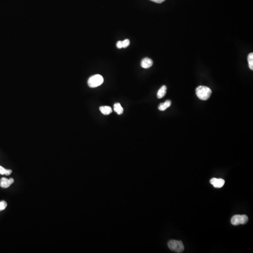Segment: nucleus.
<instances>
[{"label":"nucleus","mask_w":253,"mask_h":253,"mask_svg":"<svg viewBox=\"0 0 253 253\" xmlns=\"http://www.w3.org/2000/svg\"><path fill=\"white\" fill-rule=\"evenodd\" d=\"M14 179L13 178L8 179L6 178H2L1 179H0V186L2 188L6 189V188H9L12 184L14 183Z\"/></svg>","instance_id":"39448f33"},{"label":"nucleus","mask_w":253,"mask_h":253,"mask_svg":"<svg viewBox=\"0 0 253 253\" xmlns=\"http://www.w3.org/2000/svg\"><path fill=\"white\" fill-rule=\"evenodd\" d=\"M154 62L151 59L149 58H145L142 60L141 62V66L144 69H149L152 66Z\"/></svg>","instance_id":"0eeeda50"},{"label":"nucleus","mask_w":253,"mask_h":253,"mask_svg":"<svg viewBox=\"0 0 253 253\" xmlns=\"http://www.w3.org/2000/svg\"><path fill=\"white\" fill-rule=\"evenodd\" d=\"M248 61L249 67L251 70H253V53L251 52L248 55Z\"/></svg>","instance_id":"ddd939ff"},{"label":"nucleus","mask_w":253,"mask_h":253,"mask_svg":"<svg viewBox=\"0 0 253 253\" xmlns=\"http://www.w3.org/2000/svg\"><path fill=\"white\" fill-rule=\"evenodd\" d=\"M196 94L199 99L202 100H207L211 94V90L209 87L205 86H199L196 90Z\"/></svg>","instance_id":"f257e3e1"},{"label":"nucleus","mask_w":253,"mask_h":253,"mask_svg":"<svg viewBox=\"0 0 253 253\" xmlns=\"http://www.w3.org/2000/svg\"><path fill=\"white\" fill-rule=\"evenodd\" d=\"M167 87L166 86L163 85L160 88L157 93V97L158 99H161L165 96L166 94Z\"/></svg>","instance_id":"9d476101"},{"label":"nucleus","mask_w":253,"mask_h":253,"mask_svg":"<svg viewBox=\"0 0 253 253\" xmlns=\"http://www.w3.org/2000/svg\"><path fill=\"white\" fill-rule=\"evenodd\" d=\"M248 217L246 215H236L232 217L231 223L233 226L245 224L248 221Z\"/></svg>","instance_id":"20e7f679"},{"label":"nucleus","mask_w":253,"mask_h":253,"mask_svg":"<svg viewBox=\"0 0 253 253\" xmlns=\"http://www.w3.org/2000/svg\"><path fill=\"white\" fill-rule=\"evenodd\" d=\"M151 1L157 3H161L165 1V0H150Z\"/></svg>","instance_id":"f3484780"},{"label":"nucleus","mask_w":253,"mask_h":253,"mask_svg":"<svg viewBox=\"0 0 253 253\" xmlns=\"http://www.w3.org/2000/svg\"><path fill=\"white\" fill-rule=\"evenodd\" d=\"M100 112L104 115H109L112 113V108L108 106H102L99 107Z\"/></svg>","instance_id":"6e6552de"},{"label":"nucleus","mask_w":253,"mask_h":253,"mask_svg":"<svg viewBox=\"0 0 253 253\" xmlns=\"http://www.w3.org/2000/svg\"><path fill=\"white\" fill-rule=\"evenodd\" d=\"M7 206V204L5 201H1L0 202V211L5 210Z\"/></svg>","instance_id":"4468645a"},{"label":"nucleus","mask_w":253,"mask_h":253,"mask_svg":"<svg viewBox=\"0 0 253 253\" xmlns=\"http://www.w3.org/2000/svg\"><path fill=\"white\" fill-rule=\"evenodd\" d=\"M114 111L117 113L118 115H121L123 114V109L120 103H115L114 106Z\"/></svg>","instance_id":"9b49d317"},{"label":"nucleus","mask_w":253,"mask_h":253,"mask_svg":"<svg viewBox=\"0 0 253 253\" xmlns=\"http://www.w3.org/2000/svg\"><path fill=\"white\" fill-rule=\"evenodd\" d=\"M169 248L176 253H182L184 249L183 244L181 241L176 240H171L168 243Z\"/></svg>","instance_id":"7ed1b4c3"},{"label":"nucleus","mask_w":253,"mask_h":253,"mask_svg":"<svg viewBox=\"0 0 253 253\" xmlns=\"http://www.w3.org/2000/svg\"><path fill=\"white\" fill-rule=\"evenodd\" d=\"M116 46H117V48L119 49L123 48L122 41H119V42H117V44H116Z\"/></svg>","instance_id":"dca6fc26"},{"label":"nucleus","mask_w":253,"mask_h":253,"mask_svg":"<svg viewBox=\"0 0 253 253\" xmlns=\"http://www.w3.org/2000/svg\"><path fill=\"white\" fill-rule=\"evenodd\" d=\"M12 170L10 169H6L2 166L0 165V174L2 175H9L12 173Z\"/></svg>","instance_id":"f8f14e48"},{"label":"nucleus","mask_w":253,"mask_h":253,"mask_svg":"<svg viewBox=\"0 0 253 253\" xmlns=\"http://www.w3.org/2000/svg\"><path fill=\"white\" fill-rule=\"evenodd\" d=\"M104 82V79L101 75H97L92 76L88 80V85L91 88H95L102 85Z\"/></svg>","instance_id":"f03ea898"},{"label":"nucleus","mask_w":253,"mask_h":253,"mask_svg":"<svg viewBox=\"0 0 253 253\" xmlns=\"http://www.w3.org/2000/svg\"><path fill=\"white\" fill-rule=\"evenodd\" d=\"M211 183L213 185L215 188H222L225 184V181L222 179L213 178L210 181Z\"/></svg>","instance_id":"423d86ee"},{"label":"nucleus","mask_w":253,"mask_h":253,"mask_svg":"<svg viewBox=\"0 0 253 253\" xmlns=\"http://www.w3.org/2000/svg\"><path fill=\"white\" fill-rule=\"evenodd\" d=\"M130 44V41L129 39H126L124 41H122V45H123V48H126Z\"/></svg>","instance_id":"2eb2a0df"},{"label":"nucleus","mask_w":253,"mask_h":253,"mask_svg":"<svg viewBox=\"0 0 253 253\" xmlns=\"http://www.w3.org/2000/svg\"><path fill=\"white\" fill-rule=\"evenodd\" d=\"M172 102L169 100H166L163 103H161L158 106V109L161 111H165L167 108H168L171 105Z\"/></svg>","instance_id":"1a4fd4ad"}]
</instances>
